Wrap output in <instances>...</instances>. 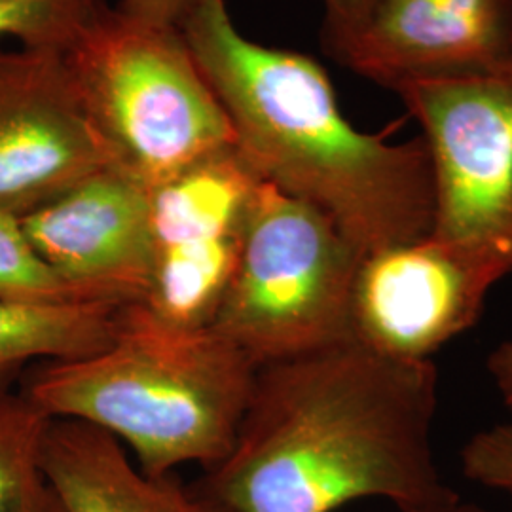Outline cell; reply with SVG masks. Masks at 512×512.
Returning <instances> with one entry per match:
<instances>
[{
	"label": "cell",
	"mask_w": 512,
	"mask_h": 512,
	"mask_svg": "<svg viewBox=\"0 0 512 512\" xmlns=\"http://www.w3.org/2000/svg\"><path fill=\"white\" fill-rule=\"evenodd\" d=\"M439 372L357 342L256 372L228 456L200 486L236 512H338L357 501L401 511L448 507L433 425Z\"/></svg>",
	"instance_id": "6da1fadb"
},
{
	"label": "cell",
	"mask_w": 512,
	"mask_h": 512,
	"mask_svg": "<svg viewBox=\"0 0 512 512\" xmlns=\"http://www.w3.org/2000/svg\"><path fill=\"white\" fill-rule=\"evenodd\" d=\"M179 29L258 181L319 209L363 256L431 234L423 139L393 145L351 126L325 69L245 37L226 0H198Z\"/></svg>",
	"instance_id": "7a4b0ae2"
},
{
	"label": "cell",
	"mask_w": 512,
	"mask_h": 512,
	"mask_svg": "<svg viewBox=\"0 0 512 512\" xmlns=\"http://www.w3.org/2000/svg\"><path fill=\"white\" fill-rule=\"evenodd\" d=\"M255 363L211 325L171 323L128 304L105 348L31 366L21 391L54 420L107 431L150 476L215 467L232 450Z\"/></svg>",
	"instance_id": "3957f363"
},
{
	"label": "cell",
	"mask_w": 512,
	"mask_h": 512,
	"mask_svg": "<svg viewBox=\"0 0 512 512\" xmlns=\"http://www.w3.org/2000/svg\"><path fill=\"white\" fill-rule=\"evenodd\" d=\"M65 55L112 167L150 192L236 150L230 118L181 29L107 4Z\"/></svg>",
	"instance_id": "277c9868"
},
{
	"label": "cell",
	"mask_w": 512,
	"mask_h": 512,
	"mask_svg": "<svg viewBox=\"0 0 512 512\" xmlns=\"http://www.w3.org/2000/svg\"><path fill=\"white\" fill-rule=\"evenodd\" d=\"M361 260L327 215L258 181L211 327L256 368L351 342Z\"/></svg>",
	"instance_id": "5b68a950"
},
{
	"label": "cell",
	"mask_w": 512,
	"mask_h": 512,
	"mask_svg": "<svg viewBox=\"0 0 512 512\" xmlns=\"http://www.w3.org/2000/svg\"><path fill=\"white\" fill-rule=\"evenodd\" d=\"M393 92L420 124L429 152V236L512 274V67L410 80Z\"/></svg>",
	"instance_id": "8992f818"
},
{
	"label": "cell",
	"mask_w": 512,
	"mask_h": 512,
	"mask_svg": "<svg viewBox=\"0 0 512 512\" xmlns=\"http://www.w3.org/2000/svg\"><path fill=\"white\" fill-rule=\"evenodd\" d=\"M112 165L67 55L0 50V211L23 219Z\"/></svg>",
	"instance_id": "52a82bcc"
},
{
	"label": "cell",
	"mask_w": 512,
	"mask_h": 512,
	"mask_svg": "<svg viewBox=\"0 0 512 512\" xmlns=\"http://www.w3.org/2000/svg\"><path fill=\"white\" fill-rule=\"evenodd\" d=\"M501 279L431 236L370 253L353 287V342L395 361H433L475 325Z\"/></svg>",
	"instance_id": "ba28073f"
},
{
	"label": "cell",
	"mask_w": 512,
	"mask_h": 512,
	"mask_svg": "<svg viewBox=\"0 0 512 512\" xmlns=\"http://www.w3.org/2000/svg\"><path fill=\"white\" fill-rule=\"evenodd\" d=\"M256 183L234 150L152 190L154 275L143 304L177 325H211Z\"/></svg>",
	"instance_id": "9c48e42d"
},
{
	"label": "cell",
	"mask_w": 512,
	"mask_h": 512,
	"mask_svg": "<svg viewBox=\"0 0 512 512\" xmlns=\"http://www.w3.org/2000/svg\"><path fill=\"white\" fill-rule=\"evenodd\" d=\"M57 274L90 302H147L154 275L152 192L107 167L21 219Z\"/></svg>",
	"instance_id": "30bf717a"
},
{
	"label": "cell",
	"mask_w": 512,
	"mask_h": 512,
	"mask_svg": "<svg viewBox=\"0 0 512 512\" xmlns=\"http://www.w3.org/2000/svg\"><path fill=\"white\" fill-rule=\"evenodd\" d=\"M332 57L387 90L512 67V0H376Z\"/></svg>",
	"instance_id": "8fae6325"
},
{
	"label": "cell",
	"mask_w": 512,
	"mask_h": 512,
	"mask_svg": "<svg viewBox=\"0 0 512 512\" xmlns=\"http://www.w3.org/2000/svg\"><path fill=\"white\" fill-rule=\"evenodd\" d=\"M46 469L67 512H236L173 475L139 469L120 440L74 420H52Z\"/></svg>",
	"instance_id": "7c38bea8"
},
{
	"label": "cell",
	"mask_w": 512,
	"mask_h": 512,
	"mask_svg": "<svg viewBox=\"0 0 512 512\" xmlns=\"http://www.w3.org/2000/svg\"><path fill=\"white\" fill-rule=\"evenodd\" d=\"M122 306L76 302L21 306L0 302V385L25 368L90 355L105 348Z\"/></svg>",
	"instance_id": "4fadbf2b"
},
{
	"label": "cell",
	"mask_w": 512,
	"mask_h": 512,
	"mask_svg": "<svg viewBox=\"0 0 512 512\" xmlns=\"http://www.w3.org/2000/svg\"><path fill=\"white\" fill-rule=\"evenodd\" d=\"M52 420L21 389L0 385V512H67L44 459Z\"/></svg>",
	"instance_id": "5bb4252c"
},
{
	"label": "cell",
	"mask_w": 512,
	"mask_h": 512,
	"mask_svg": "<svg viewBox=\"0 0 512 512\" xmlns=\"http://www.w3.org/2000/svg\"><path fill=\"white\" fill-rule=\"evenodd\" d=\"M0 302L59 306L90 302L38 255L21 217L0 211Z\"/></svg>",
	"instance_id": "9a60e30c"
},
{
	"label": "cell",
	"mask_w": 512,
	"mask_h": 512,
	"mask_svg": "<svg viewBox=\"0 0 512 512\" xmlns=\"http://www.w3.org/2000/svg\"><path fill=\"white\" fill-rule=\"evenodd\" d=\"M107 0H0V40L67 54Z\"/></svg>",
	"instance_id": "2e32d148"
},
{
	"label": "cell",
	"mask_w": 512,
	"mask_h": 512,
	"mask_svg": "<svg viewBox=\"0 0 512 512\" xmlns=\"http://www.w3.org/2000/svg\"><path fill=\"white\" fill-rule=\"evenodd\" d=\"M461 471L471 482L512 497V423H497L467 440Z\"/></svg>",
	"instance_id": "e0dca14e"
},
{
	"label": "cell",
	"mask_w": 512,
	"mask_h": 512,
	"mask_svg": "<svg viewBox=\"0 0 512 512\" xmlns=\"http://www.w3.org/2000/svg\"><path fill=\"white\" fill-rule=\"evenodd\" d=\"M323 4V46L334 55L363 31L376 0H323Z\"/></svg>",
	"instance_id": "ac0fdd59"
},
{
	"label": "cell",
	"mask_w": 512,
	"mask_h": 512,
	"mask_svg": "<svg viewBox=\"0 0 512 512\" xmlns=\"http://www.w3.org/2000/svg\"><path fill=\"white\" fill-rule=\"evenodd\" d=\"M198 0H120L116 10L128 18L179 29Z\"/></svg>",
	"instance_id": "d6986e66"
},
{
	"label": "cell",
	"mask_w": 512,
	"mask_h": 512,
	"mask_svg": "<svg viewBox=\"0 0 512 512\" xmlns=\"http://www.w3.org/2000/svg\"><path fill=\"white\" fill-rule=\"evenodd\" d=\"M488 374L494 382L495 389L509 410L512 423V336L501 342L488 357Z\"/></svg>",
	"instance_id": "ffe728a7"
},
{
	"label": "cell",
	"mask_w": 512,
	"mask_h": 512,
	"mask_svg": "<svg viewBox=\"0 0 512 512\" xmlns=\"http://www.w3.org/2000/svg\"><path fill=\"white\" fill-rule=\"evenodd\" d=\"M376 512H497L490 511V509H484V507H480V505H475V503H465V501H456V503H452V505H448V507H440V509H431V511H401V509H391V511H376Z\"/></svg>",
	"instance_id": "44dd1931"
}]
</instances>
